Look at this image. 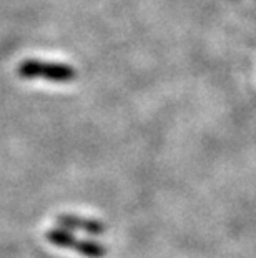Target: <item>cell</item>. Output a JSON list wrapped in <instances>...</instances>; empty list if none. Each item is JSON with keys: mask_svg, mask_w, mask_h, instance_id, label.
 <instances>
[{"mask_svg": "<svg viewBox=\"0 0 256 258\" xmlns=\"http://www.w3.org/2000/svg\"><path fill=\"white\" fill-rule=\"evenodd\" d=\"M62 225H67V227H78V228H85L87 232L90 233H102L103 232V227L99 223H94V222H83V220H78V218H73V217H63L60 218Z\"/></svg>", "mask_w": 256, "mask_h": 258, "instance_id": "6da1fadb", "label": "cell"}]
</instances>
